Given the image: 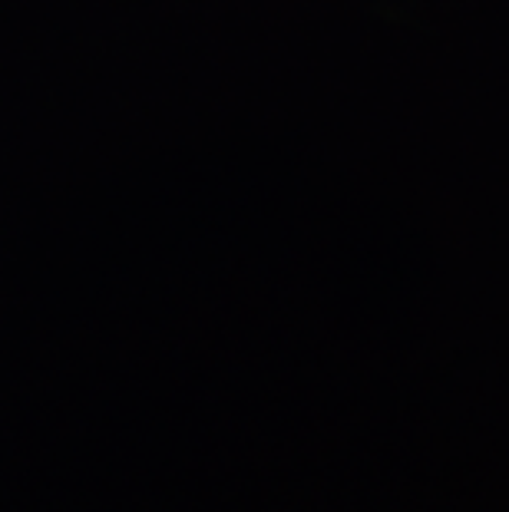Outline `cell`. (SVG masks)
<instances>
[]
</instances>
